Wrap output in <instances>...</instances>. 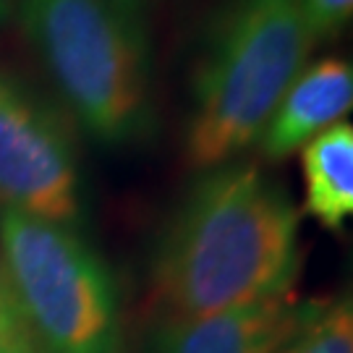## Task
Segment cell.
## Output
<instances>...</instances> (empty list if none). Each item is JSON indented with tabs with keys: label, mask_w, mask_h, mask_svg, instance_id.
<instances>
[{
	"label": "cell",
	"mask_w": 353,
	"mask_h": 353,
	"mask_svg": "<svg viewBox=\"0 0 353 353\" xmlns=\"http://www.w3.org/2000/svg\"><path fill=\"white\" fill-rule=\"evenodd\" d=\"M312 309L288 293L223 314L165 319L152 353H280Z\"/></svg>",
	"instance_id": "cell-6"
},
{
	"label": "cell",
	"mask_w": 353,
	"mask_h": 353,
	"mask_svg": "<svg viewBox=\"0 0 353 353\" xmlns=\"http://www.w3.org/2000/svg\"><path fill=\"white\" fill-rule=\"evenodd\" d=\"M353 113V55H330L306 63L283 94L259 139L267 163H280L325 128Z\"/></svg>",
	"instance_id": "cell-7"
},
{
	"label": "cell",
	"mask_w": 353,
	"mask_h": 353,
	"mask_svg": "<svg viewBox=\"0 0 353 353\" xmlns=\"http://www.w3.org/2000/svg\"><path fill=\"white\" fill-rule=\"evenodd\" d=\"M312 48L299 0H225L191 65L186 163L204 173L259 144Z\"/></svg>",
	"instance_id": "cell-3"
},
{
	"label": "cell",
	"mask_w": 353,
	"mask_h": 353,
	"mask_svg": "<svg viewBox=\"0 0 353 353\" xmlns=\"http://www.w3.org/2000/svg\"><path fill=\"white\" fill-rule=\"evenodd\" d=\"M312 42L338 39L353 26V0H299Z\"/></svg>",
	"instance_id": "cell-10"
},
{
	"label": "cell",
	"mask_w": 353,
	"mask_h": 353,
	"mask_svg": "<svg viewBox=\"0 0 353 353\" xmlns=\"http://www.w3.org/2000/svg\"><path fill=\"white\" fill-rule=\"evenodd\" d=\"M280 353H353V288L335 301L314 303Z\"/></svg>",
	"instance_id": "cell-9"
},
{
	"label": "cell",
	"mask_w": 353,
	"mask_h": 353,
	"mask_svg": "<svg viewBox=\"0 0 353 353\" xmlns=\"http://www.w3.org/2000/svg\"><path fill=\"white\" fill-rule=\"evenodd\" d=\"M0 210L79 225L84 214L76 126L50 89L0 61Z\"/></svg>",
	"instance_id": "cell-5"
},
{
	"label": "cell",
	"mask_w": 353,
	"mask_h": 353,
	"mask_svg": "<svg viewBox=\"0 0 353 353\" xmlns=\"http://www.w3.org/2000/svg\"><path fill=\"white\" fill-rule=\"evenodd\" d=\"M0 353H42L13 303L3 272H0Z\"/></svg>",
	"instance_id": "cell-11"
},
{
	"label": "cell",
	"mask_w": 353,
	"mask_h": 353,
	"mask_svg": "<svg viewBox=\"0 0 353 353\" xmlns=\"http://www.w3.org/2000/svg\"><path fill=\"white\" fill-rule=\"evenodd\" d=\"M0 272L42 353H121L113 272L79 225L0 210Z\"/></svg>",
	"instance_id": "cell-4"
},
{
	"label": "cell",
	"mask_w": 353,
	"mask_h": 353,
	"mask_svg": "<svg viewBox=\"0 0 353 353\" xmlns=\"http://www.w3.org/2000/svg\"><path fill=\"white\" fill-rule=\"evenodd\" d=\"M301 270V212L259 165L199 173L152 254L165 319H191L288 296Z\"/></svg>",
	"instance_id": "cell-1"
},
{
	"label": "cell",
	"mask_w": 353,
	"mask_h": 353,
	"mask_svg": "<svg viewBox=\"0 0 353 353\" xmlns=\"http://www.w3.org/2000/svg\"><path fill=\"white\" fill-rule=\"evenodd\" d=\"M303 210L327 230L353 220V123L325 128L301 147Z\"/></svg>",
	"instance_id": "cell-8"
},
{
	"label": "cell",
	"mask_w": 353,
	"mask_h": 353,
	"mask_svg": "<svg viewBox=\"0 0 353 353\" xmlns=\"http://www.w3.org/2000/svg\"><path fill=\"white\" fill-rule=\"evenodd\" d=\"M11 16H13V0H0V29L8 24Z\"/></svg>",
	"instance_id": "cell-12"
},
{
	"label": "cell",
	"mask_w": 353,
	"mask_h": 353,
	"mask_svg": "<svg viewBox=\"0 0 353 353\" xmlns=\"http://www.w3.org/2000/svg\"><path fill=\"white\" fill-rule=\"evenodd\" d=\"M50 94L89 139L121 150L157 123L144 0H13Z\"/></svg>",
	"instance_id": "cell-2"
}]
</instances>
